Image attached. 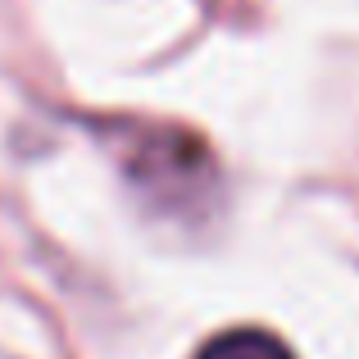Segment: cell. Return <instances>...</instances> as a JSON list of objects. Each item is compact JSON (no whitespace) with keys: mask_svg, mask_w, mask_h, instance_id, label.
Segmentation results:
<instances>
[{"mask_svg":"<svg viewBox=\"0 0 359 359\" xmlns=\"http://www.w3.org/2000/svg\"><path fill=\"white\" fill-rule=\"evenodd\" d=\"M196 359H296V355L282 337L264 332V327H232V332H219L214 341H205Z\"/></svg>","mask_w":359,"mask_h":359,"instance_id":"6da1fadb","label":"cell"}]
</instances>
